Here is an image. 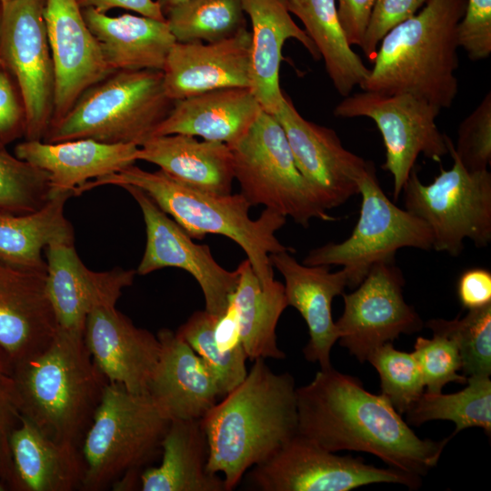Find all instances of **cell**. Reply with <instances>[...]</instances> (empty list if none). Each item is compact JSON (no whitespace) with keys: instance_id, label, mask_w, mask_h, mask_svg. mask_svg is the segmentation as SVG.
Returning <instances> with one entry per match:
<instances>
[{"instance_id":"816d5d0a","label":"cell","mask_w":491,"mask_h":491,"mask_svg":"<svg viewBox=\"0 0 491 491\" xmlns=\"http://www.w3.org/2000/svg\"><path fill=\"white\" fill-rule=\"evenodd\" d=\"M5 490V486L0 481V491Z\"/></svg>"},{"instance_id":"30bf717a","label":"cell","mask_w":491,"mask_h":491,"mask_svg":"<svg viewBox=\"0 0 491 491\" xmlns=\"http://www.w3.org/2000/svg\"><path fill=\"white\" fill-rule=\"evenodd\" d=\"M358 189L360 215L351 235L340 243L314 248L302 262L307 266H341L350 288L356 287L374 265L395 260L400 248H433L427 225L387 197L374 165L360 178Z\"/></svg>"},{"instance_id":"d590c367","label":"cell","mask_w":491,"mask_h":491,"mask_svg":"<svg viewBox=\"0 0 491 491\" xmlns=\"http://www.w3.org/2000/svg\"><path fill=\"white\" fill-rule=\"evenodd\" d=\"M218 316L206 310L195 311L178 327L176 334L203 359L216 379L222 396L235 388L247 374L243 347L223 351L215 328Z\"/></svg>"},{"instance_id":"836d02e7","label":"cell","mask_w":491,"mask_h":491,"mask_svg":"<svg viewBox=\"0 0 491 491\" xmlns=\"http://www.w3.org/2000/svg\"><path fill=\"white\" fill-rule=\"evenodd\" d=\"M408 423L420 426L431 420H449L456 429L469 427L491 433V381L487 376H469L466 386L453 394L423 392L406 411Z\"/></svg>"},{"instance_id":"484cf974","label":"cell","mask_w":491,"mask_h":491,"mask_svg":"<svg viewBox=\"0 0 491 491\" xmlns=\"http://www.w3.org/2000/svg\"><path fill=\"white\" fill-rule=\"evenodd\" d=\"M262 111L248 87L215 89L175 101L153 136L182 134L231 145L248 132Z\"/></svg>"},{"instance_id":"44dd1931","label":"cell","mask_w":491,"mask_h":491,"mask_svg":"<svg viewBox=\"0 0 491 491\" xmlns=\"http://www.w3.org/2000/svg\"><path fill=\"white\" fill-rule=\"evenodd\" d=\"M56 330L46 272L0 263V348L11 366L46 346Z\"/></svg>"},{"instance_id":"b9f144b4","label":"cell","mask_w":491,"mask_h":491,"mask_svg":"<svg viewBox=\"0 0 491 491\" xmlns=\"http://www.w3.org/2000/svg\"><path fill=\"white\" fill-rule=\"evenodd\" d=\"M426 0H376L360 47L374 62L378 45L394 27L415 15Z\"/></svg>"},{"instance_id":"603a6c76","label":"cell","mask_w":491,"mask_h":491,"mask_svg":"<svg viewBox=\"0 0 491 491\" xmlns=\"http://www.w3.org/2000/svg\"><path fill=\"white\" fill-rule=\"evenodd\" d=\"M290 253L269 255V259L285 279L287 305L295 307L306 323L309 341L304 348L305 357L317 362L321 369L331 367L330 352L338 340L332 317V301L343 295L347 286L346 272L342 268L330 271L328 266H307L299 263Z\"/></svg>"},{"instance_id":"4fadbf2b","label":"cell","mask_w":491,"mask_h":491,"mask_svg":"<svg viewBox=\"0 0 491 491\" xmlns=\"http://www.w3.org/2000/svg\"><path fill=\"white\" fill-rule=\"evenodd\" d=\"M253 486L262 491H349L376 483L416 489L421 477L366 464L361 457L337 456L296 433L271 456L253 466Z\"/></svg>"},{"instance_id":"f907efd6","label":"cell","mask_w":491,"mask_h":491,"mask_svg":"<svg viewBox=\"0 0 491 491\" xmlns=\"http://www.w3.org/2000/svg\"><path fill=\"white\" fill-rule=\"evenodd\" d=\"M10 371H11L10 362L8 358L6 357V356L5 355V353L0 348V375L9 374Z\"/></svg>"},{"instance_id":"ab89813d","label":"cell","mask_w":491,"mask_h":491,"mask_svg":"<svg viewBox=\"0 0 491 491\" xmlns=\"http://www.w3.org/2000/svg\"><path fill=\"white\" fill-rule=\"evenodd\" d=\"M412 353L427 392L440 393L449 382L467 383V377L458 374L462 362L458 347L452 339L438 334H433L430 339L418 336Z\"/></svg>"},{"instance_id":"e0dca14e","label":"cell","mask_w":491,"mask_h":491,"mask_svg":"<svg viewBox=\"0 0 491 491\" xmlns=\"http://www.w3.org/2000/svg\"><path fill=\"white\" fill-rule=\"evenodd\" d=\"M43 15L55 70L53 125L87 88L114 71L76 0H45Z\"/></svg>"},{"instance_id":"5b68a950","label":"cell","mask_w":491,"mask_h":491,"mask_svg":"<svg viewBox=\"0 0 491 491\" xmlns=\"http://www.w3.org/2000/svg\"><path fill=\"white\" fill-rule=\"evenodd\" d=\"M466 0H426L381 40L364 91L410 94L450 108L458 92L456 26Z\"/></svg>"},{"instance_id":"f1b7e54d","label":"cell","mask_w":491,"mask_h":491,"mask_svg":"<svg viewBox=\"0 0 491 491\" xmlns=\"http://www.w3.org/2000/svg\"><path fill=\"white\" fill-rule=\"evenodd\" d=\"M84 19L112 71L163 70L176 42L166 20L124 14L109 16L83 9Z\"/></svg>"},{"instance_id":"f546056e","label":"cell","mask_w":491,"mask_h":491,"mask_svg":"<svg viewBox=\"0 0 491 491\" xmlns=\"http://www.w3.org/2000/svg\"><path fill=\"white\" fill-rule=\"evenodd\" d=\"M158 466L139 476L143 491H226L224 479L206 469L208 443L201 419L171 420L161 441Z\"/></svg>"},{"instance_id":"8fae6325","label":"cell","mask_w":491,"mask_h":491,"mask_svg":"<svg viewBox=\"0 0 491 491\" xmlns=\"http://www.w3.org/2000/svg\"><path fill=\"white\" fill-rule=\"evenodd\" d=\"M440 109L410 94L363 91L346 96L334 109L339 117L365 116L376 125L384 140L382 168L393 177L396 200L420 154L436 162L448 154L446 135L436 123Z\"/></svg>"},{"instance_id":"7402d4cb","label":"cell","mask_w":491,"mask_h":491,"mask_svg":"<svg viewBox=\"0 0 491 491\" xmlns=\"http://www.w3.org/2000/svg\"><path fill=\"white\" fill-rule=\"evenodd\" d=\"M161 350L147 396L168 420L202 419L222 396L203 359L176 332L156 335Z\"/></svg>"},{"instance_id":"7a4b0ae2","label":"cell","mask_w":491,"mask_h":491,"mask_svg":"<svg viewBox=\"0 0 491 491\" xmlns=\"http://www.w3.org/2000/svg\"><path fill=\"white\" fill-rule=\"evenodd\" d=\"M201 419L208 443L206 469L233 490L249 468L271 456L297 433L295 381L276 374L264 358Z\"/></svg>"},{"instance_id":"c3c4849f","label":"cell","mask_w":491,"mask_h":491,"mask_svg":"<svg viewBox=\"0 0 491 491\" xmlns=\"http://www.w3.org/2000/svg\"><path fill=\"white\" fill-rule=\"evenodd\" d=\"M82 9L93 8L106 13L113 8H123L138 13L140 15L165 20L160 5L154 0H76Z\"/></svg>"},{"instance_id":"8992f818","label":"cell","mask_w":491,"mask_h":491,"mask_svg":"<svg viewBox=\"0 0 491 491\" xmlns=\"http://www.w3.org/2000/svg\"><path fill=\"white\" fill-rule=\"evenodd\" d=\"M169 423L147 395L107 383L81 444L80 489L129 490L142 467L161 453Z\"/></svg>"},{"instance_id":"74e56055","label":"cell","mask_w":491,"mask_h":491,"mask_svg":"<svg viewBox=\"0 0 491 491\" xmlns=\"http://www.w3.org/2000/svg\"><path fill=\"white\" fill-rule=\"evenodd\" d=\"M50 196L48 175L0 145V211L17 215L34 212Z\"/></svg>"},{"instance_id":"277c9868","label":"cell","mask_w":491,"mask_h":491,"mask_svg":"<svg viewBox=\"0 0 491 491\" xmlns=\"http://www.w3.org/2000/svg\"><path fill=\"white\" fill-rule=\"evenodd\" d=\"M22 416L51 438L81 447L107 380L84 335L57 329L42 350L11 366Z\"/></svg>"},{"instance_id":"8d00e7d4","label":"cell","mask_w":491,"mask_h":491,"mask_svg":"<svg viewBox=\"0 0 491 491\" xmlns=\"http://www.w3.org/2000/svg\"><path fill=\"white\" fill-rule=\"evenodd\" d=\"M433 334L445 336L457 346L466 377L491 374V304L470 309L462 318H434L426 323Z\"/></svg>"},{"instance_id":"3957f363","label":"cell","mask_w":491,"mask_h":491,"mask_svg":"<svg viewBox=\"0 0 491 491\" xmlns=\"http://www.w3.org/2000/svg\"><path fill=\"white\" fill-rule=\"evenodd\" d=\"M108 185L140 188L193 239L201 240L214 234L233 240L246 254L264 287L275 280L269 255L294 251L276 236L286 217L266 207L258 218L251 219L252 205L241 193L218 195L198 190L175 181L160 169L149 172L132 165L87 182L76 195Z\"/></svg>"},{"instance_id":"d6986e66","label":"cell","mask_w":491,"mask_h":491,"mask_svg":"<svg viewBox=\"0 0 491 491\" xmlns=\"http://www.w3.org/2000/svg\"><path fill=\"white\" fill-rule=\"evenodd\" d=\"M84 340L108 383L147 395L161 350L156 336L135 326L115 306H102L88 315Z\"/></svg>"},{"instance_id":"9c48e42d","label":"cell","mask_w":491,"mask_h":491,"mask_svg":"<svg viewBox=\"0 0 491 491\" xmlns=\"http://www.w3.org/2000/svg\"><path fill=\"white\" fill-rule=\"evenodd\" d=\"M453 165L425 185L415 168L402 193L406 209L423 220L433 235V248L452 256H459L464 240L476 247L491 242V174L467 171L455 153L454 143L446 135Z\"/></svg>"},{"instance_id":"7bdbcfd3","label":"cell","mask_w":491,"mask_h":491,"mask_svg":"<svg viewBox=\"0 0 491 491\" xmlns=\"http://www.w3.org/2000/svg\"><path fill=\"white\" fill-rule=\"evenodd\" d=\"M458 47L472 61L491 54V0H466L464 15L456 26Z\"/></svg>"},{"instance_id":"f5cc1de1","label":"cell","mask_w":491,"mask_h":491,"mask_svg":"<svg viewBox=\"0 0 491 491\" xmlns=\"http://www.w3.org/2000/svg\"><path fill=\"white\" fill-rule=\"evenodd\" d=\"M8 1L9 0H0V5H3V4H5V3L8 2Z\"/></svg>"},{"instance_id":"2e32d148","label":"cell","mask_w":491,"mask_h":491,"mask_svg":"<svg viewBox=\"0 0 491 491\" xmlns=\"http://www.w3.org/2000/svg\"><path fill=\"white\" fill-rule=\"evenodd\" d=\"M273 115L286 133L297 168L326 210L359 194L358 182L373 163L346 149L333 129L304 118L286 95Z\"/></svg>"},{"instance_id":"f35d334b","label":"cell","mask_w":491,"mask_h":491,"mask_svg":"<svg viewBox=\"0 0 491 491\" xmlns=\"http://www.w3.org/2000/svg\"><path fill=\"white\" fill-rule=\"evenodd\" d=\"M366 361L380 376L381 394L399 414L406 413L425 388L422 373L413 353L399 351L392 342H387L376 348Z\"/></svg>"},{"instance_id":"9a60e30c","label":"cell","mask_w":491,"mask_h":491,"mask_svg":"<svg viewBox=\"0 0 491 491\" xmlns=\"http://www.w3.org/2000/svg\"><path fill=\"white\" fill-rule=\"evenodd\" d=\"M122 188L138 204L145 225V249L136 274L145 276L165 267L186 271L201 287L205 310L221 316L237 287V269L229 271L221 266L207 245L195 244L143 190L133 185Z\"/></svg>"},{"instance_id":"cb8c5ba5","label":"cell","mask_w":491,"mask_h":491,"mask_svg":"<svg viewBox=\"0 0 491 491\" xmlns=\"http://www.w3.org/2000/svg\"><path fill=\"white\" fill-rule=\"evenodd\" d=\"M133 144H106L82 138L57 143L25 140L15 155L49 176L51 195L76 191L87 182L117 173L137 161Z\"/></svg>"},{"instance_id":"7c38bea8","label":"cell","mask_w":491,"mask_h":491,"mask_svg":"<svg viewBox=\"0 0 491 491\" xmlns=\"http://www.w3.org/2000/svg\"><path fill=\"white\" fill-rule=\"evenodd\" d=\"M45 0L1 5L0 62L15 77L25 111V140L42 141L52 123L55 70L43 11Z\"/></svg>"},{"instance_id":"6da1fadb","label":"cell","mask_w":491,"mask_h":491,"mask_svg":"<svg viewBox=\"0 0 491 491\" xmlns=\"http://www.w3.org/2000/svg\"><path fill=\"white\" fill-rule=\"evenodd\" d=\"M297 433L322 448L373 454L391 468L421 477L436 466L452 436L418 437L388 399L352 376L320 369L296 389Z\"/></svg>"},{"instance_id":"d6a6232c","label":"cell","mask_w":491,"mask_h":491,"mask_svg":"<svg viewBox=\"0 0 491 491\" xmlns=\"http://www.w3.org/2000/svg\"><path fill=\"white\" fill-rule=\"evenodd\" d=\"M286 6L305 25L336 91L346 97L356 85L361 86L370 69L352 50L337 16L336 0H286Z\"/></svg>"},{"instance_id":"1f68e13d","label":"cell","mask_w":491,"mask_h":491,"mask_svg":"<svg viewBox=\"0 0 491 491\" xmlns=\"http://www.w3.org/2000/svg\"><path fill=\"white\" fill-rule=\"evenodd\" d=\"M236 269L239 281L229 303L247 358H285L276 334L278 320L288 306L284 285L275 279L268 286H262L247 258Z\"/></svg>"},{"instance_id":"bcb514c9","label":"cell","mask_w":491,"mask_h":491,"mask_svg":"<svg viewBox=\"0 0 491 491\" xmlns=\"http://www.w3.org/2000/svg\"><path fill=\"white\" fill-rule=\"evenodd\" d=\"M459 303L468 310L491 304V273L481 267L469 268L457 280Z\"/></svg>"},{"instance_id":"ee69618b","label":"cell","mask_w":491,"mask_h":491,"mask_svg":"<svg viewBox=\"0 0 491 491\" xmlns=\"http://www.w3.org/2000/svg\"><path fill=\"white\" fill-rule=\"evenodd\" d=\"M20 416L10 374L0 375V481L9 485L13 475L10 438Z\"/></svg>"},{"instance_id":"ba28073f","label":"cell","mask_w":491,"mask_h":491,"mask_svg":"<svg viewBox=\"0 0 491 491\" xmlns=\"http://www.w3.org/2000/svg\"><path fill=\"white\" fill-rule=\"evenodd\" d=\"M235 179L251 205H263L296 224L335 221L297 168L286 133L273 115L262 111L248 132L229 145Z\"/></svg>"},{"instance_id":"83f0119b","label":"cell","mask_w":491,"mask_h":491,"mask_svg":"<svg viewBox=\"0 0 491 491\" xmlns=\"http://www.w3.org/2000/svg\"><path fill=\"white\" fill-rule=\"evenodd\" d=\"M137 160L158 165L190 187L218 195L232 193L234 155L225 143L199 141L182 134L152 136L138 147Z\"/></svg>"},{"instance_id":"7dc6e473","label":"cell","mask_w":491,"mask_h":491,"mask_svg":"<svg viewBox=\"0 0 491 491\" xmlns=\"http://www.w3.org/2000/svg\"><path fill=\"white\" fill-rule=\"evenodd\" d=\"M376 0H337V16L350 45H361Z\"/></svg>"},{"instance_id":"681fc988","label":"cell","mask_w":491,"mask_h":491,"mask_svg":"<svg viewBox=\"0 0 491 491\" xmlns=\"http://www.w3.org/2000/svg\"><path fill=\"white\" fill-rule=\"evenodd\" d=\"M189 0H156L157 4L160 5L162 12L165 14L171 8L184 4Z\"/></svg>"},{"instance_id":"d4e9b609","label":"cell","mask_w":491,"mask_h":491,"mask_svg":"<svg viewBox=\"0 0 491 491\" xmlns=\"http://www.w3.org/2000/svg\"><path fill=\"white\" fill-rule=\"evenodd\" d=\"M243 8L252 24L250 89L263 111L276 115L285 99L279 85L285 42L295 38L315 59L320 55L306 32L292 19L286 0H243Z\"/></svg>"},{"instance_id":"52a82bcc","label":"cell","mask_w":491,"mask_h":491,"mask_svg":"<svg viewBox=\"0 0 491 491\" xmlns=\"http://www.w3.org/2000/svg\"><path fill=\"white\" fill-rule=\"evenodd\" d=\"M161 70H117L87 88L42 141L93 139L142 145L168 115Z\"/></svg>"},{"instance_id":"60d3db41","label":"cell","mask_w":491,"mask_h":491,"mask_svg":"<svg viewBox=\"0 0 491 491\" xmlns=\"http://www.w3.org/2000/svg\"><path fill=\"white\" fill-rule=\"evenodd\" d=\"M455 153L469 172L487 170L491 164V93L459 125Z\"/></svg>"},{"instance_id":"5bb4252c","label":"cell","mask_w":491,"mask_h":491,"mask_svg":"<svg viewBox=\"0 0 491 491\" xmlns=\"http://www.w3.org/2000/svg\"><path fill=\"white\" fill-rule=\"evenodd\" d=\"M405 279L395 261L374 265L356 288L343 294L344 311L336 323L340 346L359 362L401 334L420 331L424 323L404 298Z\"/></svg>"},{"instance_id":"f6af8a7d","label":"cell","mask_w":491,"mask_h":491,"mask_svg":"<svg viewBox=\"0 0 491 491\" xmlns=\"http://www.w3.org/2000/svg\"><path fill=\"white\" fill-rule=\"evenodd\" d=\"M18 94L5 67L0 68V145L25 135V111Z\"/></svg>"},{"instance_id":"4316f807","label":"cell","mask_w":491,"mask_h":491,"mask_svg":"<svg viewBox=\"0 0 491 491\" xmlns=\"http://www.w3.org/2000/svg\"><path fill=\"white\" fill-rule=\"evenodd\" d=\"M11 487L23 491H73L81 487L79 446L56 441L21 415L10 438Z\"/></svg>"},{"instance_id":"4dcf8cb0","label":"cell","mask_w":491,"mask_h":491,"mask_svg":"<svg viewBox=\"0 0 491 491\" xmlns=\"http://www.w3.org/2000/svg\"><path fill=\"white\" fill-rule=\"evenodd\" d=\"M72 195L54 194L42 207L26 214L0 211V263L46 272L45 249L52 244H74V229L65 215Z\"/></svg>"},{"instance_id":"ffe728a7","label":"cell","mask_w":491,"mask_h":491,"mask_svg":"<svg viewBox=\"0 0 491 491\" xmlns=\"http://www.w3.org/2000/svg\"><path fill=\"white\" fill-rule=\"evenodd\" d=\"M250 46L247 28L213 43L175 42L162 70L166 95L178 101L220 88H250Z\"/></svg>"},{"instance_id":"ac0fdd59","label":"cell","mask_w":491,"mask_h":491,"mask_svg":"<svg viewBox=\"0 0 491 491\" xmlns=\"http://www.w3.org/2000/svg\"><path fill=\"white\" fill-rule=\"evenodd\" d=\"M46 288L57 329L84 335L88 315L115 306L123 290L133 284L135 270L115 267L95 272L80 259L74 244H52L45 249Z\"/></svg>"},{"instance_id":"e575fe53","label":"cell","mask_w":491,"mask_h":491,"mask_svg":"<svg viewBox=\"0 0 491 491\" xmlns=\"http://www.w3.org/2000/svg\"><path fill=\"white\" fill-rule=\"evenodd\" d=\"M243 0H189L165 14L176 42L213 43L246 29Z\"/></svg>"}]
</instances>
